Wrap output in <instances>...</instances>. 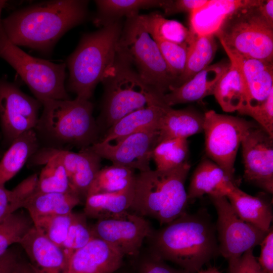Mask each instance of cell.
Segmentation results:
<instances>
[{
	"label": "cell",
	"instance_id": "83f0119b",
	"mask_svg": "<svg viewBox=\"0 0 273 273\" xmlns=\"http://www.w3.org/2000/svg\"><path fill=\"white\" fill-rule=\"evenodd\" d=\"M79 196L72 191L66 193H43L34 191L25 201L26 209L32 219L53 215L67 214L80 203Z\"/></svg>",
	"mask_w": 273,
	"mask_h": 273
},
{
	"label": "cell",
	"instance_id": "ffe728a7",
	"mask_svg": "<svg viewBox=\"0 0 273 273\" xmlns=\"http://www.w3.org/2000/svg\"><path fill=\"white\" fill-rule=\"evenodd\" d=\"M224 50L229 61L238 66L243 76L247 92L245 106L253 107L263 102L273 91V63L245 57Z\"/></svg>",
	"mask_w": 273,
	"mask_h": 273
},
{
	"label": "cell",
	"instance_id": "4dcf8cb0",
	"mask_svg": "<svg viewBox=\"0 0 273 273\" xmlns=\"http://www.w3.org/2000/svg\"><path fill=\"white\" fill-rule=\"evenodd\" d=\"M33 165H43L38 175L35 191L43 193H66L72 191L66 170L56 156L34 154L29 160Z\"/></svg>",
	"mask_w": 273,
	"mask_h": 273
},
{
	"label": "cell",
	"instance_id": "c3c4849f",
	"mask_svg": "<svg viewBox=\"0 0 273 273\" xmlns=\"http://www.w3.org/2000/svg\"><path fill=\"white\" fill-rule=\"evenodd\" d=\"M13 273H35L29 262L18 260Z\"/></svg>",
	"mask_w": 273,
	"mask_h": 273
},
{
	"label": "cell",
	"instance_id": "603a6c76",
	"mask_svg": "<svg viewBox=\"0 0 273 273\" xmlns=\"http://www.w3.org/2000/svg\"><path fill=\"white\" fill-rule=\"evenodd\" d=\"M167 106L164 102L151 104L128 114L111 126L100 141L110 143L140 131H159Z\"/></svg>",
	"mask_w": 273,
	"mask_h": 273
},
{
	"label": "cell",
	"instance_id": "ee69618b",
	"mask_svg": "<svg viewBox=\"0 0 273 273\" xmlns=\"http://www.w3.org/2000/svg\"><path fill=\"white\" fill-rule=\"evenodd\" d=\"M261 252L257 259L265 273H273V231L272 227L261 242Z\"/></svg>",
	"mask_w": 273,
	"mask_h": 273
},
{
	"label": "cell",
	"instance_id": "8d00e7d4",
	"mask_svg": "<svg viewBox=\"0 0 273 273\" xmlns=\"http://www.w3.org/2000/svg\"><path fill=\"white\" fill-rule=\"evenodd\" d=\"M33 223L29 214L15 212L0 223V257L13 244H19L33 227Z\"/></svg>",
	"mask_w": 273,
	"mask_h": 273
},
{
	"label": "cell",
	"instance_id": "ab89813d",
	"mask_svg": "<svg viewBox=\"0 0 273 273\" xmlns=\"http://www.w3.org/2000/svg\"><path fill=\"white\" fill-rule=\"evenodd\" d=\"M83 213H74L67 236L61 248L69 259L77 250L85 246L93 238L90 226Z\"/></svg>",
	"mask_w": 273,
	"mask_h": 273
},
{
	"label": "cell",
	"instance_id": "d6986e66",
	"mask_svg": "<svg viewBox=\"0 0 273 273\" xmlns=\"http://www.w3.org/2000/svg\"><path fill=\"white\" fill-rule=\"evenodd\" d=\"M230 65L229 60H223L210 65L194 75L190 80L177 87L170 88L162 96L168 106L198 102L210 95H213L216 84Z\"/></svg>",
	"mask_w": 273,
	"mask_h": 273
},
{
	"label": "cell",
	"instance_id": "4fadbf2b",
	"mask_svg": "<svg viewBox=\"0 0 273 273\" xmlns=\"http://www.w3.org/2000/svg\"><path fill=\"white\" fill-rule=\"evenodd\" d=\"M41 103L25 94L14 83L0 79V123L4 135L11 143L34 129Z\"/></svg>",
	"mask_w": 273,
	"mask_h": 273
},
{
	"label": "cell",
	"instance_id": "e575fe53",
	"mask_svg": "<svg viewBox=\"0 0 273 273\" xmlns=\"http://www.w3.org/2000/svg\"><path fill=\"white\" fill-rule=\"evenodd\" d=\"M188 153L187 139H173L158 144L152 152V159L155 163L156 169L167 170L188 161Z\"/></svg>",
	"mask_w": 273,
	"mask_h": 273
},
{
	"label": "cell",
	"instance_id": "bcb514c9",
	"mask_svg": "<svg viewBox=\"0 0 273 273\" xmlns=\"http://www.w3.org/2000/svg\"><path fill=\"white\" fill-rule=\"evenodd\" d=\"M18 260L16 254L9 249L0 257V273H13Z\"/></svg>",
	"mask_w": 273,
	"mask_h": 273
},
{
	"label": "cell",
	"instance_id": "8fae6325",
	"mask_svg": "<svg viewBox=\"0 0 273 273\" xmlns=\"http://www.w3.org/2000/svg\"><path fill=\"white\" fill-rule=\"evenodd\" d=\"M217 214L219 254L229 263V272L246 251L260 245L267 232H263L240 218L224 196H209Z\"/></svg>",
	"mask_w": 273,
	"mask_h": 273
},
{
	"label": "cell",
	"instance_id": "30bf717a",
	"mask_svg": "<svg viewBox=\"0 0 273 273\" xmlns=\"http://www.w3.org/2000/svg\"><path fill=\"white\" fill-rule=\"evenodd\" d=\"M256 125L245 119L213 110L204 113L206 154L235 184L234 165L238 150L246 134Z\"/></svg>",
	"mask_w": 273,
	"mask_h": 273
},
{
	"label": "cell",
	"instance_id": "2e32d148",
	"mask_svg": "<svg viewBox=\"0 0 273 273\" xmlns=\"http://www.w3.org/2000/svg\"><path fill=\"white\" fill-rule=\"evenodd\" d=\"M35 154L57 156L66 170L71 190L81 201L85 200L89 189L101 168V157L88 148L78 153L66 150L40 148Z\"/></svg>",
	"mask_w": 273,
	"mask_h": 273
},
{
	"label": "cell",
	"instance_id": "6da1fadb",
	"mask_svg": "<svg viewBox=\"0 0 273 273\" xmlns=\"http://www.w3.org/2000/svg\"><path fill=\"white\" fill-rule=\"evenodd\" d=\"M89 2L53 0L18 10L1 20L8 38L17 46L50 52L68 30L88 17Z\"/></svg>",
	"mask_w": 273,
	"mask_h": 273
},
{
	"label": "cell",
	"instance_id": "e0dca14e",
	"mask_svg": "<svg viewBox=\"0 0 273 273\" xmlns=\"http://www.w3.org/2000/svg\"><path fill=\"white\" fill-rule=\"evenodd\" d=\"M124 257L113 245L94 237L71 257L69 273H113Z\"/></svg>",
	"mask_w": 273,
	"mask_h": 273
},
{
	"label": "cell",
	"instance_id": "f6af8a7d",
	"mask_svg": "<svg viewBox=\"0 0 273 273\" xmlns=\"http://www.w3.org/2000/svg\"><path fill=\"white\" fill-rule=\"evenodd\" d=\"M229 273H265L257 259L254 256L253 249L245 252Z\"/></svg>",
	"mask_w": 273,
	"mask_h": 273
},
{
	"label": "cell",
	"instance_id": "7a4b0ae2",
	"mask_svg": "<svg viewBox=\"0 0 273 273\" xmlns=\"http://www.w3.org/2000/svg\"><path fill=\"white\" fill-rule=\"evenodd\" d=\"M146 240L151 253L191 273L219 254L216 226L205 209L185 213L154 230Z\"/></svg>",
	"mask_w": 273,
	"mask_h": 273
},
{
	"label": "cell",
	"instance_id": "d6a6232c",
	"mask_svg": "<svg viewBox=\"0 0 273 273\" xmlns=\"http://www.w3.org/2000/svg\"><path fill=\"white\" fill-rule=\"evenodd\" d=\"M140 19L153 38L177 43H186L190 45L195 34L180 22L166 19L158 12L147 15H139Z\"/></svg>",
	"mask_w": 273,
	"mask_h": 273
},
{
	"label": "cell",
	"instance_id": "836d02e7",
	"mask_svg": "<svg viewBox=\"0 0 273 273\" xmlns=\"http://www.w3.org/2000/svg\"><path fill=\"white\" fill-rule=\"evenodd\" d=\"M135 174L134 169L121 165L112 164L101 168L89 189L87 196L123 190L134 181Z\"/></svg>",
	"mask_w": 273,
	"mask_h": 273
},
{
	"label": "cell",
	"instance_id": "ba28073f",
	"mask_svg": "<svg viewBox=\"0 0 273 273\" xmlns=\"http://www.w3.org/2000/svg\"><path fill=\"white\" fill-rule=\"evenodd\" d=\"M0 58L16 70L40 103L70 99L65 85L66 63H55L27 54L8 38L1 23Z\"/></svg>",
	"mask_w": 273,
	"mask_h": 273
},
{
	"label": "cell",
	"instance_id": "cb8c5ba5",
	"mask_svg": "<svg viewBox=\"0 0 273 273\" xmlns=\"http://www.w3.org/2000/svg\"><path fill=\"white\" fill-rule=\"evenodd\" d=\"M233 183L215 163L203 159L192 174L187 196L189 202L204 195L224 196Z\"/></svg>",
	"mask_w": 273,
	"mask_h": 273
},
{
	"label": "cell",
	"instance_id": "60d3db41",
	"mask_svg": "<svg viewBox=\"0 0 273 273\" xmlns=\"http://www.w3.org/2000/svg\"><path fill=\"white\" fill-rule=\"evenodd\" d=\"M253 118L270 136L273 137V91L263 102L253 106H244L238 111Z\"/></svg>",
	"mask_w": 273,
	"mask_h": 273
},
{
	"label": "cell",
	"instance_id": "7dc6e473",
	"mask_svg": "<svg viewBox=\"0 0 273 273\" xmlns=\"http://www.w3.org/2000/svg\"><path fill=\"white\" fill-rule=\"evenodd\" d=\"M257 8L260 16L270 26L273 27V1L263 0Z\"/></svg>",
	"mask_w": 273,
	"mask_h": 273
},
{
	"label": "cell",
	"instance_id": "9a60e30c",
	"mask_svg": "<svg viewBox=\"0 0 273 273\" xmlns=\"http://www.w3.org/2000/svg\"><path fill=\"white\" fill-rule=\"evenodd\" d=\"M241 145L244 179L272 194L273 137L256 124L247 132Z\"/></svg>",
	"mask_w": 273,
	"mask_h": 273
},
{
	"label": "cell",
	"instance_id": "3957f363",
	"mask_svg": "<svg viewBox=\"0 0 273 273\" xmlns=\"http://www.w3.org/2000/svg\"><path fill=\"white\" fill-rule=\"evenodd\" d=\"M41 104L43 110L34 130L41 148L69 150L75 147L81 150L100 141L101 132L89 100L76 97Z\"/></svg>",
	"mask_w": 273,
	"mask_h": 273
},
{
	"label": "cell",
	"instance_id": "f1b7e54d",
	"mask_svg": "<svg viewBox=\"0 0 273 273\" xmlns=\"http://www.w3.org/2000/svg\"><path fill=\"white\" fill-rule=\"evenodd\" d=\"M93 23L103 27L109 23L139 15V11L163 7L165 0H97Z\"/></svg>",
	"mask_w": 273,
	"mask_h": 273
},
{
	"label": "cell",
	"instance_id": "7402d4cb",
	"mask_svg": "<svg viewBox=\"0 0 273 273\" xmlns=\"http://www.w3.org/2000/svg\"><path fill=\"white\" fill-rule=\"evenodd\" d=\"M225 197L242 220L265 232L271 229L272 210L271 204L267 200L250 195L235 184L229 188Z\"/></svg>",
	"mask_w": 273,
	"mask_h": 273
},
{
	"label": "cell",
	"instance_id": "b9f144b4",
	"mask_svg": "<svg viewBox=\"0 0 273 273\" xmlns=\"http://www.w3.org/2000/svg\"><path fill=\"white\" fill-rule=\"evenodd\" d=\"M141 261L139 273H191L186 270L173 268L151 253L147 248Z\"/></svg>",
	"mask_w": 273,
	"mask_h": 273
},
{
	"label": "cell",
	"instance_id": "7bdbcfd3",
	"mask_svg": "<svg viewBox=\"0 0 273 273\" xmlns=\"http://www.w3.org/2000/svg\"><path fill=\"white\" fill-rule=\"evenodd\" d=\"M208 0H165L162 8L166 15L180 13L189 14L205 5Z\"/></svg>",
	"mask_w": 273,
	"mask_h": 273
},
{
	"label": "cell",
	"instance_id": "ac0fdd59",
	"mask_svg": "<svg viewBox=\"0 0 273 273\" xmlns=\"http://www.w3.org/2000/svg\"><path fill=\"white\" fill-rule=\"evenodd\" d=\"M20 244L35 273H69V259L62 248L33 226Z\"/></svg>",
	"mask_w": 273,
	"mask_h": 273
},
{
	"label": "cell",
	"instance_id": "5b68a950",
	"mask_svg": "<svg viewBox=\"0 0 273 273\" xmlns=\"http://www.w3.org/2000/svg\"><path fill=\"white\" fill-rule=\"evenodd\" d=\"M123 25L118 20L82 35L66 63L69 72L67 91L79 98L90 99L114 64Z\"/></svg>",
	"mask_w": 273,
	"mask_h": 273
},
{
	"label": "cell",
	"instance_id": "7c38bea8",
	"mask_svg": "<svg viewBox=\"0 0 273 273\" xmlns=\"http://www.w3.org/2000/svg\"><path fill=\"white\" fill-rule=\"evenodd\" d=\"M93 236L116 248L124 256L136 257L154 229L144 217L129 210L97 219L90 226Z\"/></svg>",
	"mask_w": 273,
	"mask_h": 273
},
{
	"label": "cell",
	"instance_id": "4316f807",
	"mask_svg": "<svg viewBox=\"0 0 273 273\" xmlns=\"http://www.w3.org/2000/svg\"><path fill=\"white\" fill-rule=\"evenodd\" d=\"M213 96L224 112L238 111L246 105L247 88L242 73L236 64L230 62L229 68L216 84Z\"/></svg>",
	"mask_w": 273,
	"mask_h": 273
},
{
	"label": "cell",
	"instance_id": "74e56055",
	"mask_svg": "<svg viewBox=\"0 0 273 273\" xmlns=\"http://www.w3.org/2000/svg\"><path fill=\"white\" fill-rule=\"evenodd\" d=\"M74 212L38 217L32 219L34 227L51 242L61 247L72 222Z\"/></svg>",
	"mask_w": 273,
	"mask_h": 273
},
{
	"label": "cell",
	"instance_id": "d590c367",
	"mask_svg": "<svg viewBox=\"0 0 273 273\" xmlns=\"http://www.w3.org/2000/svg\"><path fill=\"white\" fill-rule=\"evenodd\" d=\"M38 175L33 174L11 190L0 185V223L11 214L22 208L28 197L34 191Z\"/></svg>",
	"mask_w": 273,
	"mask_h": 273
},
{
	"label": "cell",
	"instance_id": "681fc988",
	"mask_svg": "<svg viewBox=\"0 0 273 273\" xmlns=\"http://www.w3.org/2000/svg\"><path fill=\"white\" fill-rule=\"evenodd\" d=\"M197 273H221L215 266H210L206 269H201Z\"/></svg>",
	"mask_w": 273,
	"mask_h": 273
},
{
	"label": "cell",
	"instance_id": "9c48e42d",
	"mask_svg": "<svg viewBox=\"0 0 273 273\" xmlns=\"http://www.w3.org/2000/svg\"><path fill=\"white\" fill-rule=\"evenodd\" d=\"M259 5L232 14L214 36L224 49L245 57L273 63V27L260 16L257 8Z\"/></svg>",
	"mask_w": 273,
	"mask_h": 273
},
{
	"label": "cell",
	"instance_id": "f546056e",
	"mask_svg": "<svg viewBox=\"0 0 273 273\" xmlns=\"http://www.w3.org/2000/svg\"><path fill=\"white\" fill-rule=\"evenodd\" d=\"M134 181L119 192L87 196L84 213L97 219L112 216L129 210L134 196Z\"/></svg>",
	"mask_w": 273,
	"mask_h": 273
},
{
	"label": "cell",
	"instance_id": "f907efd6",
	"mask_svg": "<svg viewBox=\"0 0 273 273\" xmlns=\"http://www.w3.org/2000/svg\"><path fill=\"white\" fill-rule=\"evenodd\" d=\"M7 2L4 0H0V25L1 23V15L3 8L5 7Z\"/></svg>",
	"mask_w": 273,
	"mask_h": 273
},
{
	"label": "cell",
	"instance_id": "f35d334b",
	"mask_svg": "<svg viewBox=\"0 0 273 273\" xmlns=\"http://www.w3.org/2000/svg\"><path fill=\"white\" fill-rule=\"evenodd\" d=\"M153 39L157 43L170 73L175 80L176 86L178 79L185 69L189 44L174 43L157 38Z\"/></svg>",
	"mask_w": 273,
	"mask_h": 273
},
{
	"label": "cell",
	"instance_id": "d4e9b609",
	"mask_svg": "<svg viewBox=\"0 0 273 273\" xmlns=\"http://www.w3.org/2000/svg\"><path fill=\"white\" fill-rule=\"evenodd\" d=\"M204 114L192 108L175 110L167 106L159 130L157 145L166 140L184 138L203 131Z\"/></svg>",
	"mask_w": 273,
	"mask_h": 273
},
{
	"label": "cell",
	"instance_id": "484cf974",
	"mask_svg": "<svg viewBox=\"0 0 273 273\" xmlns=\"http://www.w3.org/2000/svg\"><path fill=\"white\" fill-rule=\"evenodd\" d=\"M40 148L34 129L14 140L0 160V185L12 179Z\"/></svg>",
	"mask_w": 273,
	"mask_h": 273
},
{
	"label": "cell",
	"instance_id": "5bb4252c",
	"mask_svg": "<svg viewBox=\"0 0 273 273\" xmlns=\"http://www.w3.org/2000/svg\"><path fill=\"white\" fill-rule=\"evenodd\" d=\"M158 135L159 131H142L116 140L115 145L99 141L88 148L113 164L145 171L151 169L150 163Z\"/></svg>",
	"mask_w": 273,
	"mask_h": 273
},
{
	"label": "cell",
	"instance_id": "1f68e13d",
	"mask_svg": "<svg viewBox=\"0 0 273 273\" xmlns=\"http://www.w3.org/2000/svg\"><path fill=\"white\" fill-rule=\"evenodd\" d=\"M214 35L195 36L189 47L185 71L178 79L176 86L190 80L198 72L210 65L213 61L217 45Z\"/></svg>",
	"mask_w": 273,
	"mask_h": 273
},
{
	"label": "cell",
	"instance_id": "277c9868",
	"mask_svg": "<svg viewBox=\"0 0 273 273\" xmlns=\"http://www.w3.org/2000/svg\"><path fill=\"white\" fill-rule=\"evenodd\" d=\"M190 168L187 161L170 169L140 171L135 174L134 196L128 210L153 218L161 225L186 213L189 201L185 184Z\"/></svg>",
	"mask_w": 273,
	"mask_h": 273
},
{
	"label": "cell",
	"instance_id": "8992f818",
	"mask_svg": "<svg viewBox=\"0 0 273 273\" xmlns=\"http://www.w3.org/2000/svg\"><path fill=\"white\" fill-rule=\"evenodd\" d=\"M102 82L104 94L96 120L101 134L128 114L147 106L153 93L127 59L117 51L114 64Z\"/></svg>",
	"mask_w": 273,
	"mask_h": 273
},
{
	"label": "cell",
	"instance_id": "52a82bcc",
	"mask_svg": "<svg viewBox=\"0 0 273 273\" xmlns=\"http://www.w3.org/2000/svg\"><path fill=\"white\" fill-rule=\"evenodd\" d=\"M117 51L127 59L143 82L154 92L163 95L175 86L174 78L139 14L126 18Z\"/></svg>",
	"mask_w": 273,
	"mask_h": 273
},
{
	"label": "cell",
	"instance_id": "44dd1931",
	"mask_svg": "<svg viewBox=\"0 0 273 273\" xmlns=\"http://www.w3.org/2000/svg\"><path fill=\"white\" fill-rule=\"evenodd\" d=\"M263 0H209L190 14V30L197 35H214L224 21L242 8L257 6Z\"/></svg>",
	"mask_w": 273,
	"mask_h": 273
}]
</instances>
